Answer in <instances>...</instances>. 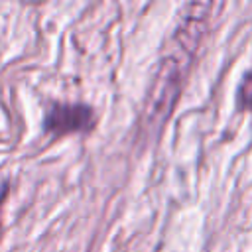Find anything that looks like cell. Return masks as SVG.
Here are the masks:
<instances>
[{"label":"cell","instance_id":"obj_1","mask_svg":"<svg viewBox=\"0 0 252 252\" xmlns=\"http://www.w3.org/2000/svg\"><path fill=\"white\" fill-rule=\"evenodd\" d=\"M207 10L203 14H199L197 18L191 14L183 16V22L175 32V35L179 37V41L183 45L177 47L175 51L167 53L159 61L158 73L154 77V83L150 87V93H148L144 108H142L144 110L142 126L146 130L159 128L171 114L175 100L181 93L183 81H185L187 65H191L193 53L199 45V37L203 33V22H207Z\"/></svg>","mask_w":252,"mask_h":252},{"label":"cell","instance_id":"obj_2","mask_svg":"<svg viewBox=\"0 0 252 252\" xmlns=\"http://www.w3.org/2000/svg\"><path fill=\"white\" fill-rule=\"evenodd\" d=\"M94 124L96 114L85 102H53L43 116V130L51 136L91 132Z\"/></svg>","mask_w":252,"mask_h":252},{"label":"cell","instance_id":"obj_3","mask_svg":"<svg viewBox=\"0 0 252 252\" xmlns=\"http://www.w3.org/2000/svg\"><path fill=\"white\" fill-rule=\"evenodd\" d=\"M236 108L240 112L252 110V67L242 75V81L236 89Z\"/></svg>","mask_w":252,"mask_h":252},{"label":"cell","instance_id":"obj_4","mask_svg":"<svg viewBox=\"0 0 252 252\" xmlns=\"http://www.w3.org/2000/svg\"><path fill=\"white\" fill-rule=\"evenodd\" d=\"M6 193H8V185L4 183V185L0 187V207H2V201H4V197H6ZM0 230H2V220H0Z\"/></svg>","mask_w":252,"mask_h":252}]
</instances>
